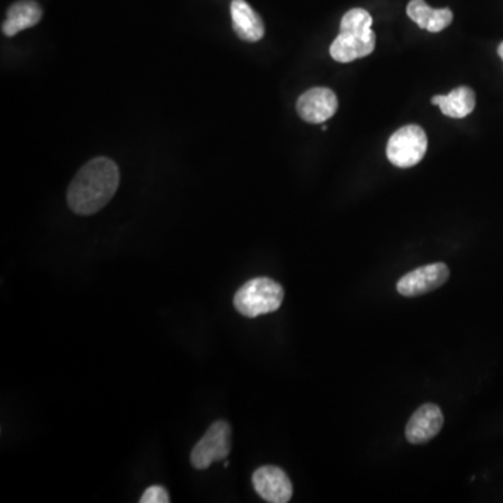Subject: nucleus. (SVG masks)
Masks as SVG:
<instances>
[{"label":"nucleus","instance_id":"nucleus-12","mask_svg":"<svg viewBox=\"0 0 503 503\" xmlns=\"http://www.w3.org/2000/svg\"><path fill=\"white\" fill-rule=\"evenodd\" d=\"M407 16L418 27L429 33H441L453 22V13L451 9H433L426 5L425 0H410L407 5Z\"/></svg>","mask_w":503,"mask_h":503},{"label":"nucleus","instance_id":"nucleus-13","mask_svg":"<svg viewBox=\"0 0 503 503\" xmlns=\"http://www.w3.org/2000/svg\"><path fill=\"white\" fill-rule=\"evenodd\" d=\"M431 101L446 116L461 119L476 108V93L470 87L461 86L454 88L448 96H435Z\"/></svg>","mask_w":503,"mask_h":503},{"label":"nucleus","instance_id":"nucleus-14","mask_svg":"<svg viewBox=\"0 0 503 503\" xmlns=\"http://www.w3.org/2000/svg\"><path fill=\"white\" fill-rule=\"evenodd\" d=\"M170 500L167 489L161 485H153V487L147 488L143 497L140 498L142 503H168Z\"/></svg>","mask_w":503,"mask_h":503},{"label":"nucleus","instance_id":"nucleus-15","mask_svg":"<svg viewBox=\"0 0 503 503\" xmlns=\"http://www.w3.org/2000/svg\"><path fill=\"white\" fill-rule=\"evenodd\" d=\"M498 55H499L500 59L503 61V42L498 47Z\"/></svg>","mask_w":503,"mask_h":503},{"label":"nucleus","instance_id":"nucleus-8","mask_svg":"<svg viewBox=\"0 0 503 503\" xmlns=\"http://www.w3.org/2000/svg\"><path fill=\"white\" fill-rule=\"evenodd\" d=\"M252 482L265 502L287 503L293 498V484L280 467H260L254 472Z\"/></svg>","mask_w":503,"mask_h":503},{"label":"nucleus","instance_id":"nucleus-5","mask_svg":"<svg viewBox=\"0 0 503 503\" xmlns=\"http://www.w3.org/2000/svg\"><path fill=\"white\" fill-rule=\"evenodd\" d=\"M231 452V426L226 421H217L207 429L203 438L191 451V463L196 470H206L214 461H224Z\"/></svg>","mask_w":503,"mask_h":503},{"label":"nucleus","instance_id":"nucleus-3","mask_svg":"<svg viewBox=\"0 0 503 503\" xmlns=\"http://www.w3.org/2000/svg\"><path fill=\"white\" fill-rule=\"evenodd\" d=\"M284 300V290L272 278L257 277L237 291L234 306L245 318H257L275 312Z\"/></svg>","mask_w":503,"mask_h":503},{"label":"nucleus","instance_id":"nucleus-11","mask_svg":"<svg viewBox=\"0 0 503 503\" xmlns=\"http://www.w3.org/2000/svg\"><path fill=\"white\" fill-rule=\"evenodd\" d=\"M42 19V9L35 0H19L7 10V17L2 25L6 37H14L23 30L34 27Z\"/></svg>","mask_w":503,"mask_h":503},{"label":"nucleus","instance_id":"nucleus-9","mask_svg":"<svg viewBox=\"0 0 503 503\" xmlns=\"http://www.w3.org/2000/svg\"><path fill=\"white\" fill-rule=\"evenodd\" d=\"M443 423H445L443 414L438 405H431V403L421 405L411 415L410 421L405 426V438L413 445L426 443L441 433Z\"/></svg>","mask_w":503,"mask_h":503},{"label":"nucleus","instance_id":"nucleus-10","mask_svg":"<svg viewBox=\"0 0 503 503\" xmlns=\"http://www.w3.org/2000/svg\"><path fill=\"white\" fill-rule=\"evenodd\" d=\"M232 27L235 34L247 42H257L265 37V23L245 0H232Z\"/></svg>","mask_w":503,"mask_h":503},{"label":"nucleus","instance_id":"nucleus-2","mask_svg":"<svg viewBox=\"0 0 503 503\" xmlns=\"http://www.w3.org/2000/svg\"><path fill=\"white\" fill-rule=\"evenodd\" d=\"M377 34L367 10L351 9L340 23V33L331 45V58L340 63L354 62L374 52Z\"/></svg>","mask_w":503,"mask_h":503},{"label":"nucleus","instance_id":"nucleus-6","mask_svg":"<svg viewBox=\"0 0 503 503\" xmlns=\"http://www.w3.org/2000/svg\"><path fill=\"white\" fill-rule=\"evenodd\" d=\"M451 270L445 263H431L403 275L397 283V291L403 297H418L445 284Z\"/></svg>","mask_w":503,"mask_h":503},{"label":"nucleus","instance_id":"nucleus-7","mask_svg":"<svg viewBox=\"0 0 503 503\" xmlns=\"http://www.w3.org/2000/svg\"><path fill=\"white\" fill-rule=\"evenodd\" d=\"M339 108V99L334 91L316 87L305 91L297 101V112L308 124L321 125L329 121Z\"/></svg>","mask_w":503,"mask_h":503},{"label":"nucleus","instance_id":"nucleus-1","mask_svg":"<svg viewBox=\"0 0 503 503\" xmlns=\"http://www.w3.org/2000/svg\"><path fill=\"white\" fill-rule=\"evenodd\" d=\"M119 168L111 158L88 161L71 181L68 204L79 216H93L111 201L119 188Z\"/></svg>","mask_w":503,"mask_h":503},{"label":"nucleus","instance_id":"nucleus-4","mask_svg":"<svg viewBox=\"0 0 503 503\" xmlns=\"http://www.w3.org/2000/svg\"><path fill=\"white\" fill-rule=\"evenodd\" d=\"M428 149L425 130L407 125L393 133L387 147V160L398 168H411L421 163Z\"/></svg>","mask_w":503,"mask_h":503}]
</instances>
